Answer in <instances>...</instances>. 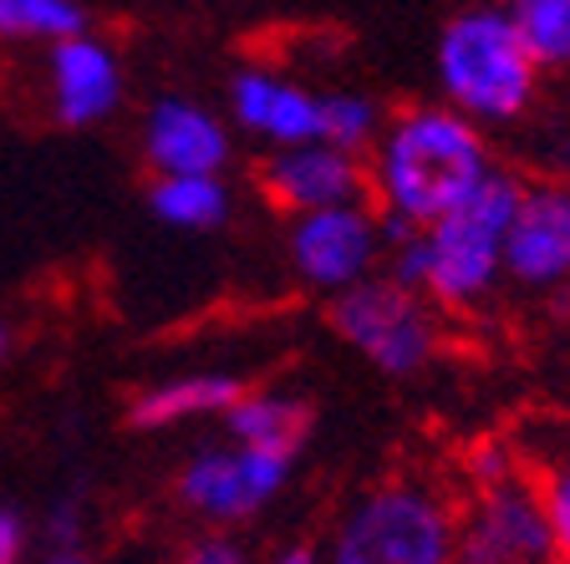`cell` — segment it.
<instances>
[{
  "instance_id": "cell-1",
  "label": "cell",
  "mask_w": 570,
  "mask_h": 564,
  "mask_svg": "<svg viewBox=\"0 0 570 564\" xmlns=\"http://www.w3.org/2000/svg\"><path fill=\"white\" fill-rule=\"evenodd\" d=\"M362 164L367 204L382 214L392 239L443 219L499 168L484 128L449 102H413L403 112H387Z\"/></svg>"
},
{
  "instance_id": "cell-2",
  "label": "cell",
  "mask_w": 570,
  "mask_h": 564,
  "mask_svg": "<svg viewBox=\"0 0 570 564\" xmlns=\"http://www.w3.org/2000/svg\"><path fill=\"white\" fill-rule=\"evenodd\" d=\"M524 178L510 168H494L463 204H453L443 219L407 229L387 249V275L428 295L439 310H479L504 285V235L510 214L520 204Z\"/></svg>"
},
{
  "instance_id": "cell-3",
  "label": "cell",
  "mask_w": 570,
  "mask_h": 564,
  "mask_svg": "<svg viewBox=\"0 0 570 564\" xmlns=\"http://www.w3.org/2000/svg\"><path fill=\"white\" fill-rule=\"evenodd\" d=\"M433 77H439V102H449L479 128H504L534 107L546 71L524 51L510 6L479 0V6L453 11L439 31Z\"/></svg>"
},
{
  "instance_id": "cell-4",
  "label": "cell",
  "mask_w": 570,
  "mask_h": 564,
  "mask_svg": "<svg viewBox=\"0 0 570 564\" xmlns=\"http://www.w3.org/2000/svg\"><path fill=\"white\" fill-rule=\"evenodd\" d=\"M459 498L423 473H397L336 514L321 564H459Z\"/></svg>"
},
{
  "instance_id": "cell-5",
  "label": "cell",
  "mask_w": 570,
  "mask_h": 564,
  "mask_svg": "<svg viewBox=\"0 0 570 564\" xmlns=\"http://www.w3.org/2000/svg\"><path fill=\"white\" fill-rule=\"evenodd\" d=\"M332 330L392 382H413L443 356L439 306L387 270L332 295Z\"/></svg>"
},
{
  "instance_id": "cell-6",
  "label": "cell",
  "mask_w": 570,
  "mask_h": 564,
  "mask_svg": "<svg viewBox=\"0 0 570 564\" xmlns=\"http://www.w3.org/2000/svg\"><path fill=\"white\" fill-rule=\"evenodd\" d=\"M291 473H296V453L249 447L225 437V443H209L184 458V468L174 478V498L194 518L225 530V524H245V518L265 514L285 494Z\"/></svg>"
},
{
  "instance_id": "cell-7",
  "label": "cell",
  "mask_w": 570,
  "mask_h": 564,
  "mask_svg": "<svg viewBox=\"0 0 570 564\" xmlns=\"http://www.w3.org/2000/svg\"><path fill=\"white\" fill-rule=\"evenodd\" d=\"M387 249L392 235L367 199L291 214V229H285L291 270L301 275V285H311L321 295H342L352 285H362L367 275H377Z\"/></svg>"
},
{
  "instance_id": "cell-8",
  "label": "cell",
  "mask_w": 570,
  "mask_h": 564,
  "mask_svg": "<svg viewBox=\"0 0 570 564\" xmlns=\"http://www.w3.org/2000/svg\"><path fill=\"white\" fill-rule=\"evenodd\" d=\"M459 564H530L550 560V524L546 504L534 488L530 468L520 478L469 488L459 504V540H453Z\"/></svg>"
},
{
  "instance_id": "cell-9",
  "label": "cell",
  "mask_w": 570,
  "mask_h": 564,
  "mask_svg": "<svg viewBox=\"0 0 570 564\" xmlns=\"http://www.w3.org/2000/svg\"><path fill=\"white\" fill-rule=\"evenodd\" d=\"M504 285L520 295L570 290V184H524L504 235Z\"/></svg>"
},
{
  "instance_id": "cell-10",
  "label": "cell",
  "mask_w": 570,
  "mask_h": 564,
  "mask_svg": "<svg viewBox=\"0 0 570 564\" xmlns=\"http://www.w3.org/2000/svg\"><path fill=\"white\" fill-rule=\"evenodd\" d=\"M261 194L281 214L356 204L367 199V164H362V154H346L326 138L271 148V158L261 164Z\"/></svg>"
},
{
  "instance_id": "cell-11",
  "label": "cell",
  "mask_w": 570,
  "mask_h": 564,
  "mask_svg": "<svg viewBox=\"0 0 570 564\" xmlns=\"http://www.w3.org/2000/svg\"><path fill=\"white\" fill-rule=\"evenodd\" d=\"M235 138L194 97H158L142 118V158L154 174H225Z\"/></svg>"
},
{
  "instance_id": "cell-12",
  "label": "cell",
  "mask_w": 570,
  "mask_h": 564,
  "mask_svg": "<svg viewBox=\"0 0 570 564\" xmlns=\"http://www.w3.org/2000/svg\"><path fill=\"white\" fill-rule=\"evenodd\" d=\"M47 77H51V112L67 128H92V122L112 118L122 102V61L92 31L57 41L47 57Z\"/></svg>"
},
{
  "instance_id": "cell-13",
  "label": "cell",
  "mask_w": 570,
  "mask_h": 564,
  "mask_svg": "<svg viewBox=\"0 0 570 564\" xmlns=\"http://www.w3.org/2000/svg\"><path fill=\"white\" fill-rule=\"evenodd\" d=\"M229 122L271 148L321 138V97L271 67H239L229 82Z\"/></svg>"
},
{
  "instance_id": "cell-14",
  "label": "cell",
  "mask_w": 570,
  "mask_h": 564,
  "mask_svg": "<svg viewBox=\"0 0 570 564\" xmlns=\"http://www.w3.org/2000/svg\"><path fill=\"white\" fill-rule=\"evenodd\" d=\"M245 392V382L229 372H189V376H168L158 387H148L128 407V423L142 433H168L184 423H204V417H225L235 407V397Z\"/></svg>"
},
{
  "instance_id": "cell-15",
  "label": "cell",
  "mask_w": 570,
  "mask_h": 564,
  "mask_svg": "<svg viewBox=\"0 0 570 564\" xmlns=\"http://www.w3.org/2000/svg\"><path fill=\"white\" fill-rule=\"evenodd\" d=\"M219 423H225V437H235V443L301 453L311 433V402L296 397V392H275V387L249 392L245 387Z\"/></svg>"
},
{
  "instance_id": "cell-16",
  "label": "cell",
  "mask_w": 570,
  "mask_h": 564,
  "mask_svg": "<svg viewBox=\"0 0 570 564\" xmlns=\"http://www.w3.org/2000/svg\"><path fill=\"white\" fill-rule=\"evenodd\" d=\"M148 209L154 219H164L168 229H219L235 209V194H229L225 174H154L148 184Z\"/></svg>"
},
{
  "instance_id": "cell-17",
  "label": "cell",
  "mask_w": 570,
  "mask_h": 564,
  "mask_svg": "<svg viewBox=\"0 0 570 564\" xmlns=\"http://www.w3.org/2000/svg\"><path fill=\"white\" fill-rule=\"evenodd\" d=\"M524 468H530L540 504H546V524H550V560L570 564V437L566 443H546V447H520Z\"/></svg>"
},
{
  "instance_id": "cell-18",
  "label": "cell",
  "mask_w": 570,
  "mask_h": 564,
  "mask_svg": "<svg viewBox=\"0 0 570 564\" xmlns=\"http://www.w3.org/2000/svg\"><path fill=\"white\" fill-rule=\"evenodd\" d=\"M514 31L540 71H570V0H514Z\"/></svg>"
},
{
  "instance_id": "cell-19",
  "label": "cell",
  "mask_w": 570,
  "mask_h": 564,
  "mask_svg": "<svg viewBox=\"0 0 570 564\" xmlns=\"http://www.w3.org/2000/svg\"><path fill=\"white\" fill-rule=\"evenodd\" d=\"M87 31L77 0H0V41H67Z\"/></svg>"
},
{
  "instance_id": "cell-20",
  "label": "cell",
  "mask_w": 570,
  "mask_h": 564,
  "mask_svg": "<svg viewBox=\"0 0 570 564\" xmlns=\"http://www.w3.org/2000/svg\"><path fill=\"white\" fill-rule=\"evenodd\" d=\"M382 122H387V112H382V102L367 92L342 87V92L321 97V138L346 148V154H367L372 138L382 132Z\"/></svg>"
},
{
  "instance_id": "cell-21",
  "label": "cell",
  "mask_w": 570,
  "mask_h": 564,
  "mask_svg": "<svg viewBox=\"0 0 570 564\" xmlns=\"http://www.w3.org/2000/svg\"><path fill=\"white\" fill-rule=\"evenodd\" d=\"M524 473V453L520 443H504V437H484L463 453V483L469 488H489V483H504V478H520Z\"/></svg>"
},
{
  "instance_id": "cell-22",
  "label": "cell",
  "mask_w": 570,
  "mask_h": 564,
  "mask_svg": "<svg viewBox=\"0 0 570 564\" xmlns=\"http://www.w3.org/2000/svg\"><path fill=\"white\" fill-rule=\"evenodd\" d=\"M174 564H255L245 550V540H235V534L225 530H209V534H194L184 550H178Z\"/></svg>"
},
{
  "instance_id": "cell-23",
  "label": "cell",
  "mask_w": 570,
  "mask_h": 564,
  "mask_svg": "<svg viewBox=\"0 0 570 564\" xmlns=\"http://www.w3.org/2000/svg\"><path fill=\"white\" fill-rule=\"evenodd\" d=\"M26 554V524L16 508H0V564H21Z\"/></svg>"
},
{
  "instance_id": "cell-24",
  "label": "cell",
  "mask_w": 570,
  "mask_h": 564,
  "mask_svg": "<svg viewBox=\"0 0 570 564\" xmlns=\"http://www.w3.org/2000/svg\"><path fill=\"white\" fill-rule=\"evenodd\" d=\"M265 564H321V550H311V544H285V550H275Z\"/></svg>"
},
{
  "instance_id": "cell-25",
  "label": "cell",
  "mask_w": 570,
  "mask_h": 564,
  "mask_svg": "<svg viewBox=\"0 0 570 564\" xmlns=\"http://www.w3.org/2000/svg\"><path fill=\"white\" fill-rule=\"evenodd\" d=\"M77 518H82L77 508L61 504L57 514H51V540H57V544H71V534H77Z\"/></svg>"
},
{
  "instance_id": "cell-26",
  "label": "cell",
  "mask_w": 570,
  "mask_h": 564,
  "mask_svg": "<svg viewBox=\"0 0 570 564\" xmlns=\"http://www.w3.org/2000/svg\"><path fill=\"white\" fill-rule=\"evenodd\" d=\"M47 564H87V560H77V554H67V550H61L57 560H47Z\"/></svg>"
},
{
  "instance_id": "cell-27",
  "label": "cell",
  "mask_w": 570,
  "mask_h": 564,
  "mask_svg": "<svg viewBox=\"0 0 570 564\" xmlns=\"http://www.w3.org/2000/svg\"><path fill=\"white\" fill-rule=\"evenodd\" d=\"M0 352H6V330H0Z\"/></svg>"
},
{
  "instance_id": "cell-28",
  "label": "cell",
  "mask_w": 570,
  "mask_h": 564,
  "mask_svg": "<svg viewBox=\"0 0 570 564\" xmlns=\"http://www.w3.org/2000/svg\"><path fill=\"white\" fill-rule=\"evenodd\" d=\"M530 564H556V560H530Z\"/></svg>"
},
{
  "instance_id": "cell-29",
  "label": "cell",
  "mask_w": 570,
  "mask_h": 564,
  "mask_svg": "<svg viewBox=\"0 0 570 564\" xmlns=\"http://www.w3.org/2000/svg\"><path fill=\"white\" fill-rule=\"evenodd\" d=\"M494 6H514V0H494Z\"/></svg>"
}]
</instances>
